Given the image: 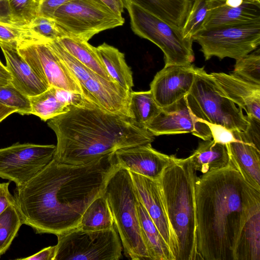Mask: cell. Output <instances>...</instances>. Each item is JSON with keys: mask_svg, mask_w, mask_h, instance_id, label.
Returning <instances> with one entry per match:
<instances>
[{"mask_svg": "<svg viewBox=\"0 0 260 260\" xmlns=\"http://www.w3.org/2000/svg\"><path fill=\"white\" fill-rule=\"evenodd\" d=\"M195 74V67L191 64L165 66L150 85L157 105L164 108L184 97L191 88Z\"/></svg>", "mask_w": 260, "mask_h": 260, "instance_id": "14", "label": "cell"}, {"mask_svg": "<svg viewBox=\"0 0 260 260\" xmlns=\"http://www.w3.org/2000/svg\"><path fill=\"white\" fill-rule=\"evenodd\" d=\"M188 158L194 170L202 174L224 168L230 163L226 146L213 140L200 143Z\"/></svg>", "mask_w": 260, "mask_h": 260, "instance_id": "23", "label": "cell"}, {"mask_svg": "<svg viewBox=\"0 0 260 260\" xmlns=\"http://www.w3.org/2000/svg\"><path fill=\"white\" fill-rule=\"evenodd\" d=\"M56 40L66 50L85 67L105 79L114 81L101 61L95 47L87 41L67 36Z\"/></svg>", "mask_w": 260, "mask_h": 260, "instance_id": "26", "label": "cell"}, {"mask_svg": "<svg viewBox=\"0 0 260 260\" xmlns=\"http://www.w3.org/2000/svg\"><path fill=\"white\" fill-rule=\"evenodd\" d=\"M46 44L67 66L80 84L90 78L94 73L66 50L56 39Z\"/></svg>", "mask_w": 260, "mask_h": 260, "instance_id": "34", "label": "cell"}, {"mask_svg": "<svg viewBox=\"0 0 260 260\" xmlns=\"http://www.w3.org/2000/svg\"><path fill=\"white\" fill-rule=\"evenodd\" d=\"M0 79L11 82L12 77L9 72L0 60Z\"/></svg>", "mask_w": 260, "mask_h": 260, "instance_id": "46", "label": "cell"}, {"mask_svg": "<svg viewBox=\"0 0 260 260\" xmlns=\"http://www.w3.org/2000/svg\"><path fill=\"white\" fill-rule=\"evenodd\" d=\"M78 226L82 230L91 231L114 227L110 207L103 194L94 200L86 208Z\"/></svg>", "mask_w": 260, "mask_h": 260, "instance_id": "27", "label": "cell"}, {"mask_svg": "<svg viewBox=\"0 0 260 260\" xmlns=\"http://www.w3.org/2000/svg\"><path fill=\"white\" fill-rule=\"evenodd\" d=\"M53 19L65 36L87 42L95 35L124 23L122 15L100 0H70L56 10Z\"/></svg>", "mask_w": 260, "mask_h": 260, "instance_id": "8", "label": "cell"}, {"mask_svg": "<svg viewBox=\"0 0 260 260\" xmlns=\"http://www.w3.org/2000/svg\"><path fill=\"white\" fill-rule=\"evenodd\" d=\"M232 132L236 140L226 145L230 161L249 185L260 190L259 140L247 131Z\"/></svg>", "mask_w": 260, "mask_h": 260, "instance_id": "18", "label": "cell"}, {"mask_svg": "<svg viewBox=\"0 0 260 260\" xmlns=\"http://www.w3.org/2000/svg\"><path fill=\"white\" fill-rule=\"evenodd\" d=\"M54 260H118L121 241L115 228L85 231L78 226L57 235Z\"/></svg>", "mask_w": 260, "mask_h": 260, "instance_id": "9", "label": "cell"}, {"mask_svg": "<svg viewBox=\"0 0 260 260\" xmlns=\"http://www.w3.org/2000/svg\"><path fill=\"white\" fill-rule=\"evenodd\" d=\"M151 144L116 150L113 153L116 164L129 172L157 181L165 169L174 161L176 156L156 150Z\"/></svg>", "mask_w": 260, "mask_h": 260, "instance_id": "16", "label": "cell"}, {"mask_svg": "<svg viewBox=\"0 0 260 260\" xmlns=\"http://www.w3.org/2000/svg\"><path fill=\"white\" fill-rule=\"evenodd\" d=\"M124 4L133 32L152 42L162 51L165 66L191 64L194 59L192 39L184 38L181 30L170 25L133 0H124Z\"/></svg>", "mask_w": 260, "mask_h": 260, "instance_id": "7", "label": "cell"}, {"mask_svg": "<svg viewBox=\"0 0 260 260\" xmlns=\"http://www.w3.org/2000/svg\"><path fill=\"white\" fill-rule=\"evenodd\" d=\"M54 145L15 143L0 149V178L25 184L53 158Z\"/></svg>", "mask_w": 260, "mask_h": 260, "instance_id": "12", "label": "cell"}, {"mask_svg": "<svg viewBox=\"0 0 260 260\" xmlns=\"http://www.w3.org/2000/svg\"><path fill=\"white\" fill-rule=\"evenodd\" d=\"M207 4L200 30L260 22V0H207Z\"/></svg>", "mask_w": 260, "mask_h": 260, "instance_id": "15", "label": "cell"}, {"mask_svg": "<svg viewBox=\"0 0 260 260\" xmlns=\"http://www.w3.org/2000/svg\"><path fill=\"white\" fill-rule=\"evenodd\" d=\"M197 171L188 157L167 167L157 181L171 232L175 260H198L195 182Z\"/></svg>", "mask_w": 260, "mask_h": 260, "instance_id": "4", "label": "cell"}, {"mask_svg": "<svg viewBox=\"0 0 260 260\" xmlns=\"http://www.w3.org/2000/svg\"><path fill=\"white\" fill-rule=\"evenodd\" d=\"M260 190L249 185L230 161L226 167L197 177L198 260H233L239 232Z\"/></svg>", "mask_w": 260, "mask_h": 260, "instance_id": "2", "label": "cell"}, {"mask_svg": "<svg viewBox=\"0 0 260 260\" xmlns=\"http://www.w3.org/2000/svg\"><path fill=\"white\" fill-rule=\"evenodd\" d=\"M95 50L112 79L125 89L132 91L134 86L133 73L125 61L124 54L106 43L95 47Z\"/></svg>", "mask_w": 260, "mask_h": 260, "instance_id": "25", "label": "cell"}, {"mask_svg": "<svg viewBox=\"0 0 260 260\" xmlns=\"http://www.w3.org/2000/svg\"><path fill=\"white\" fill-rule=\"evenodd\" d=\"M125 256L151 260L144 244L137 211L139 200L129 172L118 167L109 177L104 193Z\"/></svg>", "mask_w": 260, "mask_h": 260, "instance_id": "5", "label": "cell"}, {"mask_svg": "<svg viewBox=\"0 0 260 260\" xmlns=\"http://www.w3.org/2000/svg\"><path fill=\"white\" fill-rule=\"evenodd\" d=\"M47 124L57 138L53 158L74 166L88 164L118 149L154 140L131 117L98 107L70 106L68 112L49 119Z\"/></svg>", "mask_w": 260, "mask_h": 260, "instance_id": "3", "label": "cell"}, {"mask_svg": "<svg viewBox=\"0 0 260 260\" xmlns=\"http://www.w3.org/2000/svg\"><path fill=\"white\" fill-rule=\"evenodd\" d=\"M232 74L260 85L259 49L236 59Z\"/></svg>", "mask_w": 260, "mask_h": 260, "instance_id": "32", "label": "cell"}, {"mask_svg": "<svg viewBox=\"0 0 260 260\" xmlns=\"http://www.w3.org/2000/svg\"><path fill=\"white\" fill-rule=\"evenodd\" d=\"M6 60V68L10 73L11 83L29 97L38 95L49 87L42 80L21 56L17 44H0Z\"/></svg>", "mask_w": 260, "mask_h": 260, "instance_id": "21", "label": "cell"}, {"mask_svg": "<svg viewBox=\"0 0 260 260\" xmlns=\"http://www.w3.org/2000/svg\"><path fill=\"white\" fill-rule=\"evenodd\" d=\"M0 21L11 23L9 0H0Z\"/></svg>", "mask_w": 260, "mask_h": 260, "instance_id": "43", "label": "cell"}, {"mask_svg": "<svg viewBox=\"0 0 260 260\" xmlns=\"http://www.w3.org/2000/svg\"><path fill=\"white\" fill-rule=\"evenodd\" d=\"M10 182L0 183V215L10 206L15 204L14 197L9 189Z\"/></svg>", "mask_w": 260, "mask_h": 260, "instance_id": "41", "label": "cell"}, {"mask_svg": "<svg viewBox=\"0 0 260 260\" xmlns=\"http://www.w3.org/2000/svg\"><path fill=\"white\" fill-rule=\"evenodd\" d=\"M129 173L139 202L144 207L171 250V232L157 181L134 172Z\"/></svg>", "mask_w": 260, "mask_h": 260, "instance_id": "20", "label": "cell"}, {"mask_svg": "<svg viewBox=\"0 0 260 260\" xmlns=\"http://www.w3.org/2000/svg\"><path fill=\"white\" fill-rule=\"evenodd\" d=\"M192 39L201 46L206 60L240 58L260 45V22L227 26L199 31Z\"/></svg>", "mask_w": 260, "mask_h": 260, "instance_id": "10", "label": "cell"}, {"mask_svg": "<svg viewBox=\"0 0 260 260\" xmlns=\"http://www.w3.org/2000/svg\"><path fill=\"white\" fill-rule=\"evenodd\" d=\"M210 74L225 95L243 109L247 117L260 122V85L232 74Z\"/></svg>", "mask_w": 260, "mask_h": 260, "instance_id": "19", "label": "cell"}, {"mask_svg": "<svg viewBox=\"0 0 260 260\" xmlns=\"http://www.w3.org/2000/svg\"><path fill=\"white\" fill-rule=\"evenodd\" d=\"M29 99L31 114L38 116L45 121L66 113L70 109V106L57 99L54 87L50 86L44 92Z\"/></svg>", "mask_w": 260, "mask_h": 260, "instance_id": "29", "label": "cell"}, {"mask_svg": "<svg viewBox=\"0 0 260 260\" xmlns=\"http://www.w3.org/2000/svg\"><path fill=\"white\" fill-rule=\"evenodd\" d=\"M55 245L45 247L33 255L17 259L23 260H54Z\"/></svg>", "mask_w": 260, "mask_h": 260, "instance_id": "42", "label": "cell"}, {"mask_svg": "<svg viewBox=\"0 0 260 260\" xmlns=\"http://www.w3.org/2000/svg\"><path fill=\"white\" fill-rule=\"evenodd\" d=\"M209 127L213 140L214 142L224 145H228L236 140L233 132L225 127L217 124L202 121Z\"/></svg>", "mask_w": 260, "mask_h": 260, "instance_id": "39", "label": "cell"}, {"mask_svg": "<svg viewBox=\"0 0 260 260\" xmlns=\"http://www.w3.org/2000/svg\"><path fill=\"white\" fill-rule=\"evenodd\" d=\"M145 127L154 136L191 133L204 141L212 138L207 125L190 112L185 96L175 103L162 108L159 114Z\"/></svg>", "mask_w": 260, "mask_h": 260, "instance_id": "13", "label": "cell"}, {"mask_svg": "<svg viewBox=\"0 0 260 260\" xmlns=\"http://www.w3.org/2000/svg\"><path fill=\"white\" fill-rule=\"evenodd\" d=\"M70 0H37L38 16L53 18L56 10Z\"/></svg>", "mask_w": 260, "mask_h": 260, "instance_id": "40", "label": "cell"}, {"mask_svg": "<svg viewBox=\"0 0 260 260\" xmlns=\"http://www.w3.org/2000/svg\"><path fill=\"white\" fill-rule=\"evenodd\" d=\"M22 224L16 204L10 206L0 215V256L9 249Z\"/></svg>", "mask_w": 260, "mask_h": 260, "instance_id": "30", "label": "cell"}, {"mask_svg": "<svg viewBox=\"0 0 260 260\" xmlns=\"http://www.w3.org/2000/svg\"><path fill=\"white\" fill-rule=\"evenodd\" d=\"M0 103L13 108L24 115L31 114V105L28 96L16 88L11 82L0 86Z\"/></svg>", "mask_w": 260, "mask_h": 260, "instance_id": "33", "label": "cell"}, {"mask_svg": "<svg viewBox=\"0 0 260 260\" xmlns=\"http://www.w3.org/2000/svg\"><path fill=\"white\" fill-rule=\"evenodd\" d=\"M26 26L30 39L46 43L65 36L51 18L37 16Z\"/></svg>", "mask_w": 260, "mask_h": 260, "instance_id": "31", "label": "cell"}, {"mask_svg": "<svg viewBox=\"0 0 260 260\" xmlns=\"http://www.w3.org/2000/svg\"><path fill=\"white\" fill-rule=\"evenodd\" d=\"M118 167L113 153L80 166L53 158L25 184L14 189L23 224L37 234L56 236L78 227L83 213L103 194Z\"/></svg>", "mask_w": 260, "mask_h": 260, "instance_id": "1", "label": "cell"}, {"mask_svg": "<svg viewBox=\"0 0 260 260\" xmlns=\"http://www.w3.org/2000/svg\"><path fill=\"white\" fill-rule=\"evenodd\" d=\"M137 211L142 238L151 260H175L172 251L143 205Z\"/></svg>", "mask_w": 260, "mask_h": 260, "instance_id": "24", "label": "cell"}, {"mask_svg": "<svg viewBox=\"0 0 260 260\" xmlns=\"http://www.w3.org/2000/svg\"><path fill=\"white\" fill-rule=\"evenodd\" d=\"M100 1L108 6L114 13L119 15H122L124 8V0Z\"/></svg>", "mask_w": 260, "mask_h": 260, "instance_id": "44", "label": "cell"}, {"mask_svg": "<svg viewBox=\"0 0 260 260\" xmlns=\"http://www.w3.org/2000/svg\"><path fill=\"white\" fill-rule=\"evenodd\" d=\"M15 112L17 113L16 110L0 103V122Z\"/></svg>", "mask_w": 260, "mask_h": 260, "instance_id": "45", "label": "cell"}, {"mask_svg": "<svg viewBox=\"0 0 260 260\" xmlns=\"http://www.w3.org/2000/svg\"><path fill=\"white\" fill-rule=\"evenodd\" d=\"M80 85L82 94L98 108L130 117L128 107L131 91L95 73Z\"/></svg>", "mask_w": 260, "mask_h": 260, "instance_id": "17", "label": "cell"}, {"mask_svg": "<svg viewBox=\"0 0 260 260\" xmlns=\"http://www.w3.org/2000/svg\"><path fill=\"white\" fill-rule=\"evenodd\" d=\"M150 91H131L128 107L129 117L144 126L161 111Z\"/></svg>", "mask_w": 260, "mask_h": 260, "instance_id": "28", "label": "cell"}, {"mask_svg": "<svg viewBox=\"0 0 260 260\" xmlns=\"http://www.w3.org/2000/svg\"><path fill=\"white\" fill-rule=\"evenodd\" d=\"M54 88L55 94L59 101L69 106L89 108L98 107L82 94Z\"/></svg>", "mask_w": 260, "mask_h": 260, "instance_id": "38", "label": "cell"}, {"mask_svg": "<svg viewBox=\"0 0 260 260\" xmlns=\"http://www.w3.org/2000/svg\"><path fill=\"white\" fill-rule=\"evenodd\" d=\"M11 23L26 25L38 16L37 0H9Z\"/></svg>", "mask_w": 260, "mask_h": 260, "instance_id": "35", "label": "cell"}, {"mask_svg": "<svg viewBox=\"0 0 260 260\" xmlns=\"http://www.w3.org/2000/svg\"><path fill=\"white\" fill-rule=\"evenodd\" d=\"M233 260H260V198L251 205L241 229Z\"/></svg>", "mask_w": 260, "mask_h": 260, "instance_id": "22", "label": "cell"}, {"mask_svg": "<svg viewBox=\"0 0 260 260\" xmlns=\"http://www.w3.org/2000/svg\"><path fill=\"white\" fill-rule=\"evenodd\" d=\"M207 11V0H194L189 14L182 28L184 38L192 39L193 36L200 30L206 17Z\"/></svg>", "mask_w": 260, "mask_h": 260, "instance_id": "36", "label": "cell"}, {"mask_svg": "<svg viewBox=\"0 0 260 260\" xmlns=\"http://www.w3.org/2000/svg\"><path fill=\"white\" fill-rule=\"evenodd\" d=\"M17 50L36 74L50 87L82 94L78 80L45 43L25 39L18 43Z\"/></svg>", "mask_w": 260, "mask_h": 260, "instance_id": "11", "label": "cell"}, {"mask_svg": "<svg viewBox=\"0 0 260 260\" xmlns=\"http://www.w3.org/2000/svg\"><path fill=\"white\" fill-rule=\"evenodd\" d=\"M30 39L26 25L21 26L0 21V44H18Z\"/></svg>", "mask_w": 260, "mask_h": 260, "instance_id": "37", "label": "cell"}, {"mask_svg": "<svg viewBox=\"0 0 260 260\" xmlns=\"http://www.w3.org/2000/svg\"><path fill=\"white\" fill-rule=\"evenodd\" d=\"M195 71L192 85L185 95L191 113L201 121L219 124L231 131H246L250 122L243 110L225 95L204 68H195Z\"/></svg>", "mask_w": 260, "mask_h": 260, "instance_id": "6", "label": "cell"}]
</instances>
